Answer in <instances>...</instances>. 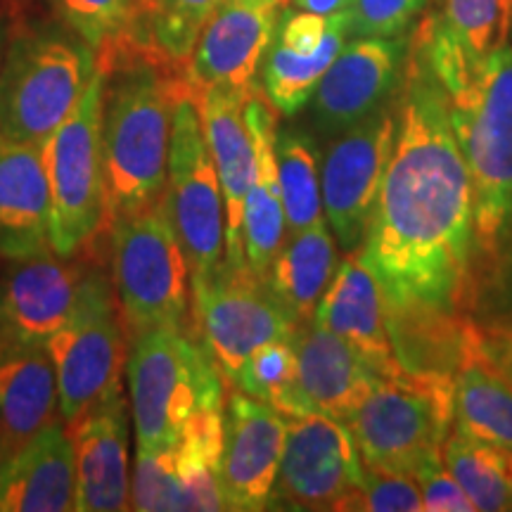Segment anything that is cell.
Segmentation results:
<instances>
[{"label":"cell","instance_id":"6da1fadb","mask_svg":"<svg viewBox=\"0 0 512 512\" xmlns=\"http://www.w3.org/2000/svg\"><path fill=\"white\" fill-rule=\"evenodd\" d=\"M396 143L358 249L384 294V316H460L470 287L475 190L448 95L418 53L406 57Z\"/></svg>","mask_w":512,"mask_h":512},{"label":"cell","instance_id":"7a4b0ae2","mask_svg":"<svg viewBox=\"0 0 512 512\" xmlns=\"http://www.w3.org/2000/svg\"><path fill=\"white\" fill-rule=\"evenodd\" d=\"M107 72L102 155L110 221L128 219L164 200L176 100L190 86L178 64L131 41L98 60Z\"/></svg>","mask_w":512,"mask_h":512},{"label":"cell","instance_id":"3957f363","mask_svg":"<svg viewBox=\"0 0 512 512\" xmlns=\"http://www.w3.org/2000/svg\"><path fill=\"white\" fill-rule=\"evenodd\" d=\"M128 406L136 453L178 444L204 411H223L226 380L192 330H152L128 342Z\"/></svg>","mask_w":512,"mask_h":512},{"label":"cell","instance_id":"277c9868","mask_svg":"<svg viewBox=\"0 0 512 512\" xmlns=\"http://www.w3.org/2000/svg\"><path fill=\"white\" fill-rule=\"evenodd\" d=\"M448 110L475 190L477 245L494 254L512 223V46L448 95Z\"/></svg>","mask_w":512,"mask_h":512},{"label":"cell","instance_id":"5b68a950","mask_svg":"<svg viewBox=\"0 0 512 512\" xmlns=\"http://www.w3.org/2000/svg\"><path fill=\"white\" fill-rule=\"evenodd\" d=\"M112 226L114 294L126 342L152 330H192V273L166 202Z\"/></svg>","mask_w":512,"mask_h":512},{"label":"cell","instance_id":"8992f818","mask_svg":"<svg viewBox=\"0 0 512 512\" xmlns=\"http://www.w3.org/2000/svg\"><path fill=\"white\" fill-rule=\"evenodd\" d=\"M107 72L100 67L81 100L41 145L50 190V242L53 252L74 256L110 221L102 155Z\"/></svg>","mask_w":512,"mask_h":512},{"label":"cell","instance_id":"52a82bcc","mask_svg":"<svg viewBox=\"0 0 512 512\" xmlns=\"http://www.w3.org/2000/svg\"><path fill=\"white\" fill-rule=\"evenodd\" d=\"M363 463L415 477L441 458L453 427V377L399 373L377 377L344 422Z\"/></svg>","mask_w":512,"mask_h":512},{"label":"cell","instance_id":"ba28073f","mask_svg":"<svg viewBox=\"0 0 512 512\" xmlns=\"http://www.w3.org/2000/svg\"><path fill=\"white\" fill-rule=\"evenodd\" d=\"M95 69L86 43L55 34L22 38L0 69V133L41 147L81 100Z\"/></svg>","mask_w":512,"mask_h":512},{"label":"cell","instance_id":"9c48e42d","mask_svg":"<svg viewBox=\"0 0 512 512\" xmlns=\"http://www.w3.org/2000/svg\"><path fill=\"white\" fill-rule=\"evenodd\" d=\"M126 347L110 280L100 271H86L72 313L46 342L55 363L64 425H72L83 413L121 394Z\"/></svg>","mask_w":512,"mask_h":512},{"label":"cell","instance_id":"30bf717a","mask_svg":"<svg viewBox=\"0 0 512 512\" xmlns=\"http://www.w3.org/2000/svg\"><path fill=\"white\" fill-rule=\"evenodd\" d=\"M164 202L188 256L192 280L219 273L226 266V211L190 86L176 100Z\"/></svg>","mask_w":512,"mask_h":512},{"label":"cell","instance_id":"8fae6325","mask_svg":"<svg viewBox=\"0 0 512 512\" xmlns=\"http://www.w3.org/2000/svg\"><path fill=\"white\" fill-rule=\"evenodd\" d=\"M192 330L230 382L256 349L294 337L299 325L252 268L226 264L207 280H192Z\"/></svg>","mask_w":512,"mask_h":512},{"label":"cell","instance_id":"7c38bea8","mask_svg":"<svg viewBox=\"0 0 512 512\" xmlns=\"http://www.w3.org/2000/svg\"><path fill=\"white\" fill-rule=\"evenodd\" d=\"M396 143L394 112L380 110L337 133L325 150L320 171L323 214L344 252H358L366 240L384 171Z\"/></svg>","mask_w":512,"mask_h":512},{"label":"cell","instance_id":"4fadbf2b","mask_svg":"<svg viewBox=\"0 0 512 512\" xmlns=\"http://www.w3.org/2000/svg\"><path fill=\"white\" fill-rule=\"evenodd\" d=\"M363 458L344 422L328 415H287L285 451L271 508L337 510L361 482Z\"/></svg>","mask_w":512,"mask_h":512},{"label":"cell","instance_id":"5bb4252c","mask_svg":"<svg viewBox=\"0 0 512 512\" xmlns=\"http://www.w3.org/2000/svg\"><path fill=\"white\" fill-rule=\"evenodd\" d=\"M223 411H204L178 444L157 453H136L131 510H228L219 484Z\"/></svg>","mask_w":512,"mask_h":512},{"label":"cell","instance_id":"9a60e30c","mask_svg":"<svg viewBox=\"0 0 512 512\" xmlns=\"http://www.w3.org/2000/svg\"><path fill=\"white\" fill-rule=\"evenodd\" d=\"M285 437L287 415L238 389L228 394L219 458V484L228 510L271 508Z\"/></svg>","mask_w":512,"mask_h":512},{"label":"cell","instance_id":"2e32d148","mask_svg":"<svg viewBox=\"0 0 512 512\" xmlns=\"http://www.w3.org/2000/svg\"><path fill=\"white\" fill-rule=\"evenodd\" d=\"M285 0H223L202 29L185 74L192 88L249 93L271 46Z\"/></svg>","mask_w":512,"mask_h":512},{"label":"cell","instance_id":"e0dca14e","mask_svg":"<svg viewBox=\"0 0 512 512\" xmlns=\"http://www.w3.org/2000/svg\"><path fill=\"white\" fill-rule=\"evenodd\" d=\"M510 29L512 0H444L420 24L411 50L446 95H456L496 50L508 46Z\"/></svg>","mask_w":512,"mask_h":512},{"label":"cell","instance_id":"ac0fdd59","mask_svg":"<svg viewBox=\"0 0 512 512\" xmlns=\"http://www.w3.org/2000/svg\"><path fill=\"white\" fill-rule=\"evenodd\" d=\"M406 57V36H351L311 98L320 131L337 136L380 110L399 83Z\"/></svg>","mask_w":512,"mask_h":512},{"label":"cell","instance_id":"d6986e66","mask_svg":"<svg viewBox=\"0 0 512 512\" xmlns=\"http://www.w3.org/2000/svg\"><path fill=\"white\" fill-rule=\"evenodd\" d=\"M131 427L124 394L67 425L76 463V512L131 510Z\"/></svg>","mask_w":512,"mask_h":512},{"label":"cell","instance_id":"ffe728a7","mask_svg":"<svg viewBox=\"0 0 512 512\" xmlns=\"http://www.w3.org/2000/svg\"><path fill=\"white\" fill-rule=\"evenodd\" d=\"M86 271L50 252L15 259L0 280V337L46 344L72 313Z\"/></svg>","mask_w":512,"mask_h":512},{"label":"cell","instance_id":"44dd1931","mask_svg":"<svg viewBox=\"0 0 512 512\" xmlns=\"http://www.w3.org/2000/svg\"><path fill=\"white\" fill-rule=\"evenodd\" d=\"M249 93L226 91V88H207V91L192 88L204 138L221 183L223 211H226V264L235 268L247 266L245 247H242V216H245V202L256 169L254 140L245 119Z\"/></svg>","mask_w":512,"mask_h":512},{"label":"cell","instance_id":"7402d4cb","mask_svg":"<svg viewBox=\"0 0 512 512\" xmlns=\"http://www.w3.org/2000/svg\"><path fill=\"white\" fill-rule=\"evenodd\" d=\"M60 418V387L46 344L0 337V463Z\"/></svg>","mask_w":512,"mask_h":512},{"label":"cell","instance_id":"603a6c76","mask_svg":"<svg viewBox=\"0 0 512 512\" xmlns=\"http://www.w3.org/2000/svg\"><path fill=\"white\" fill-rule=\"evenodd\" d=\"M245 119L254 140V181L242 216V247L245 261L256 278L266 283L275 256L287 240V219L280 195L278 162H275V136H278L280 112L259 86L245 102Z\"/></svg>","mask_w":512,"mask_h":512},{"label":"cell","instance_id":"cb8c5ba5","mask_svg":"<svg viewBox=\"0 0 512 512\" xmlns=\"http://www.w3.org/2000/svg\"><path fill=\"white\" fill-rule=\"evenodd\" d=\"M294 349L297 389L306 413L347 422L380 377L354 344L316 323L299 325Z\"/></svg>","mask_w":512,"mask_h":512},{"label":"cell","instance_id":"d4e9b609","mask_svg":"<svg viewBox=\"0 0 512 512\" xmlns=\"http://www.w3.org/2000/svg\"><path fill=\"white\" fill-rule=\"evenodd\" d=\"M311 323L354 344L380 377L406 370L396 361L389 342L382 287L358 252H349L339 261Z\"/></svg>","mask_w":512,"mask_h":512},{"label":"cell","instance_id":"484cf974","mask_svg":"<svg viewBox=\"0 0 512 512\" xmlns=\"http://www.w3.org/2000/svg\"><path fill=\"white\" fill-rule=\"evenodd\" d=\"M76 510L74 444L64 422L36 434L0 463V512Z\"/></svg>","mask_w":512,"mask_h":512},{"label":"cell","instance_id":"4316f807","mask_svg":"<svg viewBox=\"0 0 512 512\" xmlns=\"http://www.w3.org/2000/svg\"><path fill=\"white\" fill-rule=\"evenodd\" d=\"M50 249V190L41 147L0 133V256L15 261Z\"/></svg>","mask_w":512,"mask_h":512},{"label":"cell","instance_id":"83f0119b","mask_svg":"<svg viewBox=\"0 0 512 512\" xmlns=\"http://www.w3.org/2000/svg\"><path fill=\"white\" fill-rule=\"evenodd\" d=\"M339 261L335 235L323 223L287 235L283 249L275 256L266 285L283 309L306 325L313 320L316 306L335 278Z\"/></svg>","mask_w":512,"mask_h":512},{"label":"cell","instance_id":"f1b7e54d","mask_svg":"<svg viewBox=\"0 0 512 512\" xmlns=\"http://www.w3.org/2000/svg\"><path fill=\"white\" fill-rule=\"evenodd\" d=\"M453 422L460 434L512 451V380L479 344L453 375Z\"/></svg>","mask_w":512,"mask_h":512},{"label":"cell","instance_id":"f546056e","mask_svg":"<svg viewBox=\"0 0 512 512\" xmlns=\"http://www.w3.org/2000/svg\"><path fill=\"white\" fill-rule=\"evenodd\" d=\"M351 38V17L349 10H339L330 15L328 34L316 53L302 55L294 53L280 41H271L264 62L259 67V88L273 107L285 117H292L309 105L313 93H316L320 79L330 69L344 43Z\"/></svg>","mask_w":512,"mask_h":512},{"label":"cell","instance_id":"4dcf8cb0","mask_svg":"<svg viewBox=\"0 0 512 512\" xmlns=\"http://www.w3.org/2000/svg\"><path fill=\"white\" fill-rule=\"evenodd\" d=\"M441 460L463 486L472 508L482 512L512 510V451L508 448L451 432L441 448Z\"/></svg>","mask_w":512,"mask_h":512},{"label":"cell","instance_id":"1f68e13d","mask_svg":"<svg viewBox=\"0 0 512 512\" xmlns=\"http://www.w3.org/2000/svg\"><path fill=\"white\" fill-rule=\"evenodd\" d=\"M275 162H278L287 235L323 223V192H320L318 155L313 140L294 128L278 131Z\"/></svg>","mask_w":512,"mask_h":512},{"label":"cell","instance_id":"d6a6232c","mask_svg":"<svg viewBox=\"0 0 512 512\" xmlns=\"http://www.w3.org/2000/svg\"><path fill=\"white\" fill-rule=\"evenodd\" d=\"M230 384L242 394L264 401L283 415H306L304 401L297 389V349L294 337L278 339L256 349L242 363Z\"/></svg>","mask_w":512,"mask_h":512},{"label":"cell","instance_id":"836d02e7","mask_svg":"<svg viewBox=\"0 0 512 512\" xmlns=\"http://www.w3.org/2000/svg\"><path fill=\"white\" fill-rule=\"evenodd\" d=\"M64 24L105 60L136 41L138 0H50Z\"/></svg>","mask_w":512,"mask_h":512},{"label":"cell","instance_id":"e575fe53","mask_svg":"<svg viewBox=\"0 0 512 512\" xmlns=\"http://www.w3.org/2000/svg\"><path fill=\"white\" fill-rule=\"evenodd\" d=\"M223 0H150L140 15L147 41L143 46L155 50L166 62L185 67L195 50L197 38Z\"/></svg>","mask_w":512,"mask_h":512},{"label":"cell","instance_id":"d590c367","mask_svg":"<svg viewBox=\"0 0 512 512\" xmlns=\"http://www.w3.org/2000/svg\"><path fill=\"white\" fill-rule=\"evenodd\" d=\"M344 512H422L418 479L363 463L361 482L339 503Z\"/></svg>","mask_w":512,"mask_h":512},{"label":"cell","instance_id":"8d00e7d4","mask_svg":"<svg viewBox=\"0 0 512 512\" xmlns=\"http://www.w3.org/2000/svg\"><path fill=\"white\" fill-rule=\"evenodd\" d=\"M430 0H351V36H406Z\"/></svg>","mask_w":512,"mask_h":512},{"label":"cell","instance_id":"74e56055","mask_svg":"<svg viewBox=\"0 0 512 512\" xmlns=\"http://www.w3.org/2000/svg\"><path fill=\"white\" fill-rule=\"evenodd\" d=\"M422 494V505L427 512H472L470 498L463 491V486L456 482V477L448 472L444 460H434L425 465L415 475Z\"/></svg>","mask_w":512,"mask_h":512},{"label":"cell","instance_id":"f35d334b","mask_svg":"<svg viewBox=\"0 0 512 512\" xmlns=\"http://www.w3.org/2000/svg\"><path fill=\"white\" fill-rule=\"evenodd\" d=\"M479 347H482L484 356L489 358L494 366L501 368L503 373L512 380V330L496 332V335L491 339H486L482 335V342H479Z\"/></svg>","mask_w":512,"mask_h":512},{"label":"cell","instance_id":"ab89813d","mask_svg":"<svg viewBox=\"0 0 512 512\" xmlns=\"http://www.w3.org/2000/svg\"><path fill=\"white\" fill-rule=\"evenodd\" d=\"M292 5L297 10L318 12V15H332V12L347 10L351 0H292Z\"/></svg>","mask_w":512,"mask_h":512},{"label":"cell","instance_id":"60d3db41","mask_svg":"<svg viewBox=\"0 0 512 512\" xmlns=\"http://www.w3.org/2000/svg\"><path fill=\"white\" fill-rule=\"evenodd\" d=\"M3 29H0V69H3Z\"/></svg>","mask_w":512,"mask_h":512},{"label":"cell","instance_id":"b9f144b4","mask_svg":"<svg viewBox=\"0 0 512 512\" xmlns=\"http://www.w3.org/2000/svg\"><path fill=\"white\" fill-rule=\"evenodd\" d=\"M147 3H150V0H138V10H140V15H143V10L147 8ZM140 22V19H138Z\"/></svg>","mask_w":512,"mask_h":512},{"label":"cell","instance_id":"7bdbcfd3","mask_svg":"<svg viewBox=\"0 0 512 512\" xmlns=\"http://www.w3.org/2000/svg\"><path fill=\"white\" fill-rule=\"evenodd\" d=\"M510 38H512V29H510Z\"/></svg>","mask_w":512,"mask_h":512},{"label":"cell","instance_id":"ee69618b","mask_svg":"<svg viewBox=\"0 0 512 512\" xmlns=\"http://www.w3.org/2000/svg\"><path fill=\"white\" fill-rule=\"evenodd\" d=\"M510 330H512V328H510Z\"/></svg>","mask_w":512,"mask_h":512}]
</instances>
